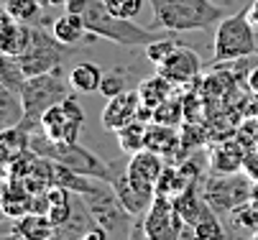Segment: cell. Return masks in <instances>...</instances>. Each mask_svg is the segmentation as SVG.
Listing matches in <instances>:
<instances>
[{
  "instance_id": "cell-1",
  "label": "cell",
  "mask_w": 258,
  "mask_h": 240,
  "mask_svg": "<svg viewBox=\"0 0 258 240\" xmlns=\"http://www.w3.org/2000/svg\"><path fill=\"white\" fill-rule=\"evenodd\" d=\"M151 11L156 23L171 33L205 31L228 18L225 8L215 6L212 0H151Z\"/></svg>"
},
{
  "instance_id": "cell-2",
  "label": "cell",
  "mask_w": 258,
  "mask_h": 240,
  "mask_svg": "<svg viewBox=\"0 0 258 240\" xmlns=\"http://www.w3.org/2000/svg\"><path fill=\"white\" fill-rule=\"evenodd\" d=\"M69 77L64 79L61 66L54 72L46 74H36V77H26L23 87H21V100H23V108H26V120L21 123V128H26L28 133L41 130V118L49 108L59 105L64 97H69Z\"/></svg>"
},
{
  "instance_id": "cell-3",
  "label": "cell",
  "mask_w": 258,
  "mask_h": 240,
  "mask_svg": "<svg viewBox=\"0 0 258 240\" xmlns=\"http://www.w3.org/2000/svg\"><path fill=\"white\" fill-rule=\"evenodd\" d=\"M82 21L92 36L120 44V46H149L151 41L161 39L159 33L143 28V26H136L128 18L113 16L107 11L105 0H87V6L82 11Z\"/></svg>"
},
{
  "instance_id": "cell-4",
  "label": "cell",
  "mask_w": 258,
  "mask_h": 240,
  "mask_svg": "<svg viewBox=\"0 0 258 240\" xmlns=\"http://www.w3.org/2000/svg\"><path fill=\"white\" fill-rule=\"evenodd\" d=\"M31 151L39 153L54 164H61L77 174H85V177H95V179H102V182H110L115 174V166L102 161L97 153L87 151L85 146L80 143H56V141H49L41 130L31 133Z\"/></svg>"
},
{
  "instance_id": "cell-5",
  "label": "cell",
  "mask_w": 258,
  "mask_h": 240,
  "mask_svg": "<svg viewBox=\"0 0 258 240\" xmlns=\"http://www.w3.org/2000/svg\"><path fill=\"white\" fill-rule=\"evenodd\" d=\"M255 31L258 28L248 21L245 11L223 18L217 23L212 41L215 61H240L255 54Z\"/></svg>"
},
{
  "instance_id": "cell-6",
  "label": "cell",
  "mask_w": 258,
  "mask_h": 240,
  "mask_svg": "<svg viewBox=\"0 0 258 240\" xmlns=\"http://www.w3.org/2000/svg\"><path fill=\"white\" fill-rule=\"evenodd\" d=\"M26 77L54 72L64 64V44L54 33H44L41 28L31 31V41L21 56H16Z\"/></svg>"
},
{
  "instance_id": "cell-7",
  "label": "cell",
  "mask_w": 258,
  "mask_h": 240,
  "mask_svg": "<svg viewBox=\"0 0 258 240\" xmlns=\"http://www.w3.org/2000/svg\"><path fill=\"white\" fill-rule=\"evenodd\" d=\"M85 125V110L75 95L64 97L59 105L49 108L41 118V133L56 143H77Z\"/></svg>"
},
{
  "instance_id": "cell-8",
  "label": "cell",
  "mask_w": 258,
  "mask_h": 240,
  "mask_svg": "<svg viewBox=\"0 0 258 240\" xmlns=\"http://www.w3.org/2000/svg\"><path fill=\"white\" fill-rule=\"evenodd\" d=\"M253 184L248 182V174H215L205 182V199L215 212H233L240 204L250 202Z\"/></svg>"
},
{
  "instance_id": "cell-9",
  "label": "cell",
  "mask_w": 258,
  "mask_h": 240,
  "mask_svg": "<svg viewBox=\"0 0 258 240\" xmlns=\"http://www.w3.org/2000/svg\"><path fill=\"white\" fill-rule=\"evenodd\" d=\"M146 232L151 235V240H181L184 230V217L176 212L174 202L169 197H156L149 212L143 215Z\"/></svg>"
},
{
  "instance_id": "cell-10",
  "label": "cell",
  "mask_w": 258,
  "mask_h": 240,
  "mask_svg": "<svg viewBox=\"0 0 258 240\" xmlns=\"http://www.w3.org/2000/svg\"><path fill=\"white\" fill-rule=\"evenodd\" d=\"M200 56L195 49L189 46H176L161 64H156V74H161L164 79H169L174 87H187L200 77Z\"/></svg>"
},
{
  "instance_id": "cell-11",
  "label": "cell",
  "mask_w": 258,
  "mask_h": 240,
  "mask_svg": "<svg viewBox=\"0 0 258 240\" xmlns=\"http://www.w3.org/2000/svg\"><path fill=\"white\" fill-rule=\"evenodd\" d=\"M164 166H166L164 156H159L151 148H143L138 153H131V158L125 164V174L141 192L156 197V184H159V177H161Z\"/></svg>"
},
{
  "instance_id": "cell-12",
  "label": "cell",
  "mask_w": 258,
  "mask_h": 240,
  "mask_svg": "<svg viewBox=\"0 0 258 240\" xmlns=\"http://www.w3.org/2000/svg\"><path fill=\"white\" fill-rule=\"evenodd\" d=\"M138 113H141V95H138V90L136 92L125 90V92H120L115 97H107V105L100 113V123L107 130L115 133L118 128L133 123L138 118Z\"/></svg>"
},
{
  "instance_id": "cell-13",
  "label": "cell",
  "mask_w": 258,
  "mask_h": 240,
  "mask_svg": "<svg viewBox=\"0 0 258 240\" xmlns=\"http://www.w3.org/2000/svg\"><path fill=\"white\" fill-rule=\"evenodd\" d=\"M110 184H113V189H115V194H118V199H120V204L133 215V217H138V215H146L149 212V207L154 204V194H146V192H141L131 179H128V174H125V169L123 171H115L113 174V179H110Z\"/></svg>"
},
{
  "instance_id": "cell-14",
  "label": "cell",
  "mask_w": 258,
  "mask_h": 240,
  "mask_svg": "<svg viewBox=\"0 0 258 240\" xmlns=\"http://www.w3.org/2000/svg\"><path fill=\"white\" fill-rule=\"evenodd\" d=\"M31 31L33 28L28 23H21L3 11V16H0V51L6 56H21L31 41Z\"/></svg>"
},
{
  "instance_id": "cell-15",
  "label": "cell",
  "mask_w": 258,
  "mask_h": 240,
  "mask_svg": "<svg viewBox=\"0 0 258 240\" xmlns=\"http://www.w3.org/2000/svg\"><path fill=\"white\" fill-rule=\"evenodd\" d=\"M245 166V153L240 143L223 141L210 151V169L212 174H240Z\"/></svg>"
},
{
  "instance_id": "cell-16",
  "label": "cell",
  "mask_w": 258,
  "mask_h": 240,
  "mask_svg": "<svg viewBox=\"0 0 258 240\" xmlns=\"http://www.w3.org/2000/svg\"><path fill=\"white\" fill-rule=\"evenodd\" d=\"M146 148L156 151L164 158H171V156H176V153L184 151L181 135L176 133V128L174 125H164V123L149 125V133H146Z\"/></svg>"
},
{
  "instance_id": "cell-17",
  "label": "cell",
  "mask_w": 258,
  "mask_h": 240,
  "mask_svg": "<svg viewBox=\"0 0 258 240\" xmlns=\"http://www.w3.org/2000/svg\"><path fill=\"white\" fill-rule=\"evenodd\" d=\"M13 232H18L26 240H49L56 235L54 222L49 220V215H39V212H26L23 217L16 220Z\"/></svg>"
},
{
  "instance_id": "cell-18",
  "label": "cell",
  "mask_w": 258,
  "mask_h": 240,
  "mask_svg": "<svg viewBox=\"0 0 258 240\" xmlns=\"http://www.w3.org/2000/svg\"><path fill=\"white\" fill-rule=\"evenodd\" d=\"M31 199H33V194H31V189L23 184V179H18V182L8 179L6 192H3V210H6L8 217L18 220V217H23L26 212H31Z\"/></svg>"
},
{
  "instance_id": "cell-19",
  "label": "cell",
  "mask_w": 258,
  "mask_h": 240,
  "mask_svg": "<svg viewBox=\"0 0 258 240\" xmlns=\"http://www.w3.org/2000/svg\"><path fill=\"white\" fill-rule=\"evenodd\" d=\"M85 31H87V26H85V21H82V16H77V13H64V16H59L54 23H51V33L64 44V46H75V44H80L82 41V36H85Z\"/></svg>"
},
{
  "instance_id": "cell-20",
  "label": "cell",
  "mask_w": 258,
  "mask_h": 240,
  "mask_svg": "<svg viewBox=\"0 0 258 240\" xmlns=\"http://www.w3.org/2000/svg\"><path fill=\"white\" fill-rule=\"evenodd\" d=\"M23 120H26V108H23L21 95L8 87H0V125H3V130L16 128Z\"/></svg>"
},
{
  "instance_id": "cell-21",
  "label": "cell",
  "mask_w": 258,
  "mask_h": 240,
  "mask_svg": "<svg viewBox=\"0 0 258 240\" xmlns=\"http://www.w3.org/2000/svg\"><path fill=\"white\" fill-rule=\"evenodd\" d=\"M171 90H174V85H171L169 79H164L161 74H156V77H151V79H143V82L138 85L141 105L156 110L161 102H166V100L171 97Z\"/></svg>"
},
{
  "instance_id": "cell-22",
  "label": "cell",
  "mask_w": 258,
  "mask_h": 240,
  "mask_svg": "<svg viewBox=\"0 0 258 240\" xmlns=\"http://www.w3.org/2000/svg\"><path fill=\"white\" fill-rule=\"evenodd\" d=\"M102 77H105V72L100 69L97 64L82 61V64H77L75 69H72L69 85H72V90H77V92H100Z\"/></svg>"
},
{
  "instance_id": "cell-23",
  "label": "cell",
  "mask_w": 258,
  "mask_h": 240,
  "mask_svg": "<svg viewBox=\"0 0 258 240\" xmlns=\"http://www.w3.org/2000/svg\"><path fill=\"white\" fill-rule=\"evenodd\" d=\"M146 133H149V125H146L143 120H133L123 128L115 130V138H118V146L123 153H138L146 148Z\"/></svg>"
},
{
  "instance_id": "cell-24",
  "label": "cell",
  "mask_w": 258,
  "mask_h": 240,
  "mask_svg": "<svg viewBox=\"0 0 258 240\" xmlns=\"http://www.w3.org/2000/svg\"><path fill=\"white\" fill-rule=\"evenodd\" d=\"M0 82H3V87L13 90V92H21L23 82H26V74L21 69V64L16 56H6L3 54V64H0Z\"/></svg>"
},
{
  "instance_id": "cell-25",
  "label": "cell",
  "mask_w": 258,
  "mask_h": 240,
  "mask_svg": "<svg viewBox=\"0 0 258 240\" xmlns=\"http://www.w3.org/2000/svg\"><path fill=\"white\" fill-rule=\"evenodd\" d=\"M3 11L11 13V16H13L16 21H21V23H31L36 16H39L41 3H39V0H6Z\"/></svg>"
},
{
  "instance_id": "cell-26",
  "label": "cell",
  "mask_w": 258,
  "mask_h": 240,
  "mask_svg": "<svg viewBox=\"0 0 258 240\" xmlns=\"http://www.w3.org/2000/svg\"><path fill=\"white\" fill-rule=\"evenodd\" d=\"M184 118V100L169 97L166 102L154 110V123H164V125H176Z\"/></svg>"
},
{
  "instance_id": "cell-27",
  "label": "cell",
  "mask_w": 258,
  "mask_h": 240,
  "mask_svg": "<svg viewBox=\"0 0 258 240\" xmlns=\"http://www.w3.org/2000/svg\"><path fill=\"white\" fill-rule=\"evenodd\" d=\"M230 220H233L235 227L248 230L250 235L258 232V207H255L253 202H245V204H240V207H235L230 212Z\"/></svg>"
},
{
  "instance_id": "cell-28",
  "label": "cell",
  "mask_w": 258,
  "mask_h": 240,
  "mask_svg": "<svg viewBox=\"0 0 258 240\" xmlns=\"http://www.w3.org/2000/svg\"><path fill=\"white\" fill-rule=\"evenodd\" d=\"M125 90H128V72L125 69L118 66V69H113V72H105L102 85H100V92L105 97H115V95H120Z\"/></svg>"
},
{
  "instance_id": "cell-29",
  "label": "cell",
  "mask_w": 258,
  "mask_h": 240,
  "mask_svg": "<svg viewBox=\"0 0 258 240\" xmlns=\"http://www.w3.org/2000/svg\"><path fill=\"white\" fill-rule=\"evenodd\" d=\"M179 44L174 41V39H156V41H151L149 46H143V54H146V59H149L151 64H161L174 49H176Z\"/></svg>"
},
{
  "instance_id": "cell-30",
  "label": "cell",
  "mask_w": 258,
  "mask_h": 240,
  "mask_svg": "<svg viewBox=\"0 0 258 240\" xmlns=\"http://www.w3.org/2000/svg\"><path fill=\"white\" fill-rule=\"evenodd\" d=\"M105 6H107V11L113 16L133 21L143 11V0H105Z\"/></svg>"
},
{
  "instance_id": "cell-31",
  "label": "cell",
  "mask_w": 258,
  "mask_h": 240,
  "mask_svg": "<svg viewBox=\"0 0 258 240\" xmlns=\"http://www.w3.org/2000/svg\"><path fill=\"white\" fill-rule=\"evenodd\" d=\"M125 240H151V235L146 232V225H143V215L133 217V225L128 230V237Z\"/></svg>"
},
{
  "instance_id": "cell-32",
  "label": "cell",
  "mask_w": 258,
  "mask_h": 240,
  "mask_svg": "<svg viewBox=\"0 0 258 240\" xmlns=\"http://www.w3.org/2000/svg\"><path fill=\"white\" fill-rule=\"evenodd\" d=\"M245 85H248V90H250V92L258 97V66L248 72V79H245Z\"/></svg>"
},
{
  "instance_id": "cell-33",
  "label": "cell",
  "mask_w": 258,
  "mask_h": 240,
  "mask_svg": "<svg viewBox=\"0 0 258 240\" xmlns=\"http://www.w3.org/2000/svg\"><path fill=\"white\" fill-rule=\"evenodd\" d=\"M245 13H248V21L258 28V0H253V3L248 6V11H245Z\"/></svg>"
},
{
  "instance_id": "cell-34",
  "label": "cell",
  "mask_w": 258,
  "mask_h": 240,
  "mask_svg": "<svg viewBox=\"0 0 258 240\" xmlns=\"http://www.w3.org/2000/svg\"><path fill=\"white\" fill-rule=\"evenodd\" d=\"M0 240H26V237H21L18 232H8V235H3Z\"/></svg>"
},
{
  "instance_id": "cell-35",
  "label": "cell",
  "mask_w": 258,
  "mask_h": 240,
  "mask_svg": "<svg viewBox=\"0 0 258 240\" xmlns=\"http://www.w3.org/2000/svg\"><path fill=\"white\" fill-rule=\"evenodd\" d=\"M250 202L258 207V184H255V187H253V192H250Z\"/></svg>"
},
{
  "instance_id": "cell-36",
  "label": "cell",
  "mask_w": 258,
  "mask_h": 240,
  "mask_svg": "<svg viewBox=\"0 0 258 240\" xmlns=\"http://www.w3.org/2000/svg\"><path fill=\"white\" fill-rule=\"evenodd\" d=\"M41 3V8H49V6H54V0H39Z\"/></svg>"
},
{
  "instance_id": "cell-37",
  "label": "cell",
  "mask_w": 258,
  "mask_h": 240,
  "mask_svg": "<svg viewBox=\"0 0 258 240\" xmlns=\"http://www.w3.org/2000/svg\"><path fill=\"white\" fill-rule=\"evenodd\" d=\"M228 240H245V237H235V235H230V232H228Z\"/></svg>"
},
{
  "instance_id": "cell-38",
  "label": "cell",
  "mask_w": 258,
  "mask_h": 240,
  "mask_svg": "<svg viewBox=\"0 0 258 240\" xmlns=\"http://www.w3.org/2000/svg\"><path fill=\"white\" fill-rule=\"evenodd\" d=\"M255 56H258V33H255Z\"/></svg>"
},
{
  "instance_id": "cell-39",
  "label": "cell",
  "mask_w": 258,
  "mask_h": 240,
  "mask_svg": "<svg viewBox=\"0 0 258 240\" xmlns=\"http://www.w3.org/2000/svg\"><path fill=\"white\" fill-rule=\"evenodd\" d=\"M49 240H64V237H59V235H54V237H49Z\"/></svg>"
}]
</instances>
